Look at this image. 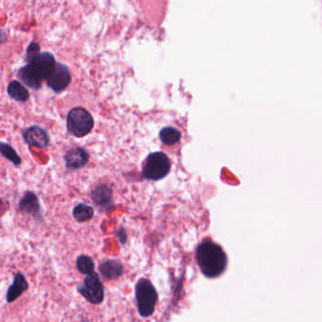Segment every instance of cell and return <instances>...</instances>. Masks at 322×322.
I'll use <instances>...</instances> for the list:
<instances>
[{"label":"cell","mask_w":322,"mask_h":322,"mask_svg":"<svg viewBox=\"0 0 322 322\" xmlns=\"http://www.w3.org/2000/svg\"><path fill=\"white\" fill-rule=\"evenodd\" d=\"M196 258L202 274L207 278L221 275L227 267V256L221 247L214 242L207 240L200 244Z\"/></svg>","instance_id":"6da1fadb"},{"label":"cell","mask_w":322,"mask_h":322,"mask_svg":"<svg viewBox=\"0 0 322 322\" xmlns=\"http://www.w3.org/2000/svg\"><path fill=\"white\" fill-rule=\"evenodd\" d=\"M135 298L137 310L142 317H148L154 313L158 293L149 280L141 278L137 281L135 284Z\"/></svg>","instance_id":"7a4b0ae2"},{"label":"cell","mask_w":322,"mask_h":322,"mask_svg":"<svg viewBox=\"0 0 322 322\" xmlns=\"http://www.w3.org/2000/svg\"><path fill=\"white\" fill-rule=\"evenodd\" d=\"M171 163L167 154L161 151L150 153L143 164L142 174L148 181H159L168 176Z\"/></svg>","instance_id":"3957f363"},{"label":"cell","mask_w":322,"mask_h":322,"mask_svg":"<svg viewBox=\"0 0 322 322\" xmlns=\"http://www.w3.org/2000/svg\"><path fill=\"white\" fill-rule=\"evenodd\" d=\"M67 127L71 135L83 137L94 127V118L87 110L81 107L74 108L68 113Z\"/></svg>","instance_id":"277c9868"},{"label":"cell","mask_w":322,"mask_h":322,"mask_svg":"<svg viewBox=\"0 0 322 322\" xmlns=\"http://www.w3.org/2000/svg\"><path fill=\"white\" fill-rule=\"evenodd\" d=\"M78 292L92 304H101L104 300V286L98 273L87 275L77 286Z\"/></svg>","instance_id":"5b68a950"},{"label":"cell","mask_w":322,"mask_h":322,"mask_svg":"<svg viewBox=\"0 0 322 322\" xmlns=\"http://www.w3.org/2000/svg\"><path fill=\"white\" fill-rule=\"evenodd\" d=\"M71 82V74L69 68L60 62H57L52 75L47 81V85L54 92L60 93L68 87Z\"/></svg>","instance_id":"8992f818"},{"label":"cell","mask_w":322,"mask_h":322,"mask_svg":"<svg viewBox=\"0 0 322 322\" xmlns=\"http://www.w3.org/2000/svg\"><path fill=\"white\" fill-rule=\"evenodd\" d=\"M23 137L29 146L35 148H47L50 142L47 131L39 126H31L27 128L23 134Z\"/></svg>","instance_id":"52a82bcc"},{"label":"cell","mask_w":322,"mask_h":322,"mask_svg":"<svg viewBox=\"0 0 322 322\" xmlns=\"http://www.w3.org/2000/svg\"><path fill=\"white\" fill-rule=\"evenodd\" d=\"M29 63L36 68L42 79L46 81H47L49 77L52 75L57 66L55 58L50 52H42L36 59H34Z\"/></svg>","instance_id":"ba28073f"},{"label":"cell","mask_w":322,"mask_h":322,"mask_svg":"<svg viewBox=\"0 0 322 322\" xmlns=\"http://www.w3.org/2000/svg\"><path fill=\"white\" fill-rule=\"evenodd\" d=\"M18 78L27 87L34 90H38L42 85V81H44L36 68L30 63H27V66L19 69Z\"/></svg>","instance_id":"9c48e42d"},{"label":"cell","mask_w":322,"mask_h":322,"mask_svg":"<svg viewBox=\"0 0 322 322\" xmlns=\"http://www.w3.org/2000/svg\"><path fill=\"white\" fill-rule=\"evenodd\" d=\"M67 168L69 169H80L84 168L89 162V154L82 148H74L68 150L65 156Z\"/></svg>","instance_id":"30bf717a"},{"label":"cell","mask_w":322,"mask_h":322,"mask_svg":"<svg viewBox=\"0 0 322 322\" xmlns=\"http://www.w3.org/2000/svg\"><path fill=\"white\" fill-rule=\"evenodd\" d=\"M91 198L98 207L107 210L113 204V191L106 184H101L94 188L91 193Z\"/></svg>","instance_id":"8fae6325"},{"label":"cell","mask_w":322,"mask_h":322,"mask_svg":"<svg viewBox=\"0 0 322 322\" xmlns=\"http://www.w3.org/2000/svg\"><path fill=\"white\" fill-rule=\"evenodd\" d=\"M28 288L27 282L25 276L22 273H16L14 276V282L9 286L6 295L7 302H14L20 297L27 289Z\"/></svg>","instance_id":"7c38bea8"},{"label":"cell","mask_w":322,"mask_h":322,"mask_svg":"<svg viewBox=\"0 0 322 322\" xmlns=\"http://www.w3.org/2000/svg\"><path fill=\"white\" fill-rule=\"evenodd\" d=\"M100 272L104 279L112 281L116 280L123 275L124 268L123 265L117 260L108 259L101 263L100 266Z\"/></svg>","instance_id":"4fadbf2b"},{"label":"cell","mask_w":322,"mask_h":322,"mask_svg":"<svg viewBox=\"0 0 322 322\" xmlns=\"http://www.w3.org/2000/svg\"><path fill=\"white\" fill-rule=\"evenodd\" d=\"M21 212L34 215L36 218L40 215V204L37 196L33 192H27L19 202Z\"/></svg>","instance_id":"5bb4252c"},{"label":"cell","mask_w":322,"mask_h":322,"mask_svg":"<svg viewBox=\"0 0 322 322\" xmlns=\"http://www.w3.org/2000/svg\"><path fill=\"white\" fill-rule=\"evenodd\" d=\"M8 94L14 101L24 102L29 98V93L26 88L21 84L19 81H12L9 83L7 87Z\"/></svg>","instance_id":"9a60e30c"},{"label":"cell","mask_w":322,"mask_h":322,"mask_svg":"<svg viewBox=\"0 0 322 322\" xmlns=\"http://www.w3.org/2000/svg\"><path fill=\"white\" fill-rule=\"evenodd\" d=\"M159 137L163 144L172 146L181 140V135L176 127H165L162 128Z\"/></svg>","instance_id":"2e32d148"},{"label":"cell","mask_w":322,"mask_h":322,"mask_svg":"<svg viewBox=\"0 0 322 322\" xmlns=\"http://www.w3.org/2000/svg\"><path fill=\"white\" fill-rule=\"evenodd\" d=\"M73 216L77 221H88L94 216V209L87 204L80 203L73 210Z\"/></svg>","instance_id":"e0dca14e"},{"label":"cell","mask_w":322,"mask_h":322,"mask_svg":"<svg viewBox=\"0 0 322 322\" xmlns=\"http://www.w3.org/2000/svg\"><path fill=\"white\" fill-rule=\"evenodd\" d=\"M76 267L81 274H84V275H90L94 272V261L90 256L87 255L79 256L76 261Z\"/></svg>","instance_id":"ac0fdd59"},{"label":"cell","mask_w":322,"mask_h":322,"mask_svg":"<svg viewBox=\"0 0 322 322\" xmlns=\"http://www.w3.org/2000/svg\"><path fill=\"white\" fill-rule=\"evenodd\" d=\"M0 148H1V153L4 157H6L8 160L14 163V165H16V166L20 165L21 159L19 155L16 153V151L10 145L2 143Z\"/></svg>","instance_id":"d6986e66"},{"label":"cell","mask_w":322,"mask_h":322,"mask_svg":"<svg viewBox=\"0 0 322 322\" xmlns=\"http://www.w3.org/2000/svg\"><path fill=\"white\" fill-rule=\"evenodd\" d=\"M41 53L42 52H41L40 46L36 43H31L27 47V54H26V58L28 63L31 62L34 59H36Z\"/></svg>","instance_id":"ffe728a7"},{"label":"cell","mask_w":322,"mask_h":322,"mask_svg":"<svg viewBox=\"0 0 322 322\" xmlns=\"http://www.w3.org/2000/svg\"><path fill=\"white\" fill-rule=\"evenodd\" d=\"M117 236H118V238H119V240H120L122 244H125L126 241H127V234H126V232L124 231V229H120V230L118 231Z\"/></svg>","instance_id":"44dd1931"}]
</instances>
